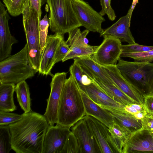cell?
Listing matches in <instances>:
<instances>
[{"label":"cell","mask_w":153,"mask_h":153,"mask_svg":"<svg viewBox=\"0 0 153 153\" xmlns=\"http://www.w3.org/2000/svg\"><path fill=\"white\" fill-rule=\"evenodd\" d=\"M116 66L123 76L144 97L153 94V63L120 58Z\"/></svg>","instance_id":"obj_3"},{"label":"cell","mask_w":153,"mask_h":153,"mask_svg":"<svg viewBox=\"0 0 153 153\" xmlns=\"http://www.w3.org/2000/svg\"></svg>","instance_id":"obj_47"},{"label":"cell","mask_w":153,"mask_h":153,"mask_svg":"<svg viewBox=\"0 0 153 153\" xmlns=\"http://www.w3.org/2000/svg\"><path fill=\"white\" fill-rule=\"evenodd\" d=\"M10 18L0 1V61L11 55L12 46L18 41L10 33L8 25Z\"/></svg>","instance_id":"obj_14"},{"label":"cell","mask_w":153,"mask_h":153,"mask_svg":"<svg viewBox=\"0 0 153 153\" xmlns=\"http://www.w3.org/2000/svg\"><path fill=\"white\" fill-rule=\"evenodd\" d=\"M89 79L95 83L107 95L117 102L125 105L138 104L125 94L116 85L105 83L95 77Z\"/></svg>","instance_id":"obj_22"},{"label":"cell","mask_w":153,"mask_h":153,"mask_svg":"<svg viewBox=\"0 0 153 153\" xmlns=\"http://www.w3.org/2000/svg\"><path fill=\"white\" fill-rule=\"evenodd\" d=\"M96 46L87 44L70 47L69 51L62 62L71 59L91 56L94 53Z\"/></svg>","instance_id":"obj_26"},{"label":"cell","mask_w":153,"mask_h":153,"mask_svg":"<svg viewBox=\"0 0 153 153\" xmlns=\"http://www.w3.org/2000/svg\"><path fill=\"white\" fill-rule=\"evenodd\" d=\"M9 112L0 111V126L8 125L17 122L22 118V114Z\"/></svg>","instance_id":"obj_34"},{"label":"cell","mask_w":153,"mask_h":153,"mask_svg":"<svg viewBox=\"0 0 153 153\" xmlns=\"http://www.w3.org/2000/svg\"><path fill=\"white\" fill-rule=\"evenodd\" d=\"M100 106L110 113L114 122L126 128L131 133L142 128L141 120L136 118L133 114L126 111L124 108L119 109L108 107Z\"/></svg>","instance_id":"obj_20"},{"label":"cell","mask_w":153,"mask_h":153,"mask_svg":"<svg viewBox=\"0 0 153 153\" xmlns=\"http://www.w3.org/2000/svg\"><path fill=\"white\" fill-rule=\"evenodd\" d=\"M10 15L13 17L22 14L26 0H2Z\"/></svg>","instance_id":"obj_31"},{"label":"cell","mask_w":153,"mask_h":153,"mask_svg":"<svg viewBox=\"0 0 153 153\" xmlns=\"http://www.w3.org/2000/svg\"><path fill=\"white\" fill-rule=\"evenodd\" d=\"M124 109L126 111L133 115L139 112H146L144 103L142 104L135 103L128 105L125 106Z\"/></svg>","instance_id":"obj_38"},{"label":"cell","mask_w":153,"mask_h":153,"mask_svg":"<svg viewBox=\"0 0 153 153\" xmlns=\"http://www.w3.org/2000/svg\"><path fill=\"white\" fill-rule=\"evenodd\" d=\"M63 38V35L58 34L48 35L41 58L39 71V74L43 75L53 76L51 71L54 65V59L55 52Z\"/></svg>","instance_id":"obj_15"},{"label":"cell","mask_w":153,"mask_h":153,"mask_svg":"<svg viewBox=\"0 0 153 153\" xmlns=\"http://www.w3.org/2000/svg\"><path fill=\"white\" fill-rule=\"evenodd\" d=\"M144 105L147 114L153 112V94L144 97Z\"/></svg>","instance_id":"obj_41"},{"label":"cell","mask_w":153,"mask_h":153,"mask_svg":"<svg viewBox=\"0 0 153 153\" xmlns=\"http://www.w3.org/2000/svg\"><path fill=\"white\" fill-rule=\"evenodd\" d=\"M83 118L97 143L101 153H117L109 128L91 116L86 115Z\"/></svg>","instance_id":"obj_10"},{"label":"cell","mask_w":153,"mask_h":153,"mask_svg":"<svg viewBox=\"0 0 153 153\" xmlns=\"http://www.w3.org/2000/svg\"><path fill=\"white\" fill-rule=\"evenodd\" d=\"M72 4L76 15L82 25L89 31L101 33L102 23L105 19L83 0H73Z\"/></svg>","instance_id":"obj_8"},{"label":"cell","mask_w":153,"mask_h":153,"mask_svg":"<svg viewBox=\"0 0 153 153\" xmlns=\"http://www.w3.org/2000/svg\"><path fill=\"white\" fill-rule=\"evenodd\" d=\"M103 40L99 46H96L91 57L101 66L116 65L122 53L121 42L109 35H104Z\"/></svg>","instance_id":"obj_7"},{"label":"cell","mask_w":153,"mask_h":153,"mask_svg":"<svg viewBox=\"0 0 153 153\" xmlns=\"http://www.w3.org/2000/svg\"><path fill=\"white\" fill-rule=\"evenodd\" d=\"M15 84L0 82V111L12 112L16 109L13 100Z\"/></svg>","instance_id":"obj_23"},{"label":"cell","mask_w":153,"mask_h":153,"mask_svg":"<svg viewBox=\"0 0 153 153\" xmlns=\"http://www.w3.org/2000/svg\"><path fill=\"white\" fill-rule=\"evenodd\" d=\"M85 115L81 91L70 75L66 79L61 92L56 124L71 128Z\"/></svg>","instance_id":"obj_2"},{"label":"cell","mask_w":153,"mask_h":153,"mask_svg":"<svg viewBox=\"0 0 153 153\" xmlns=\"http://www.w3.org/2000/svg\"><path fill=\"white\" fill-rule=\"evenodd\" d=\"M26 44L19 52L0 61V82L16 84L38 72L30 64Z\"/></svg>","instance_id":"obj_5"},{"label":"cell","mask_w":153,"mask_h":153,"mask_svg":"<svg viewBox=\"0 0 153 153\" xmlns=\"http://www.w3.org/2000/svg\"><path fill=\"white\" fill-rule=\"evenodd\" d=\"M70 129L78 141L82 153H101L97 143L83 118Z\"/></svg>","instance_id":"obj_13"},{"label":"cell","mask_w":153,"mask_h":153,"mask_svg":"<svg viewBox=\"0 0 153 153\" xmlns=\"http://www.w3.org/2000/svg\"><path fill=\"white\" fill-rule=\"evenodd\" d=\"M89 32L86 29L82 32L79 27L73 29L68 33V38L66 42L70 47L87 45L88 41L86 37Z\"/></svg>","instance_id":"obj_27"},{"label":"cell","mask_w":153,"mask_h":153,"mask_svg":"<svg viewBox=\"0 0 153 153\" xmlns=\"http://www.w3.org/2000/svg\"><path fill=\"white\" fill-rule=\"evenodd\" d=\"M141 120L142 128L150 131H153V118L147 114Z\"/></svg>","instance_id":"obj_40"},{"label":"cell","mask_w":153,"mask_h":153,"mask_svg":"<svg viewBox=\"0 0 153 153\" xmlns=\"http://www.w3.org/2000/svg\"><path fill=\"white\" fill-rule=\"evenodd\" d=\"M111 0H100L102 9L99 13L102 16L106 14L108 19L113 21L115 19L116 16L111 6Z\"/></svg>","instance_id":"obj_37"},{"label":"cell","mask_w":153,"mask_h":153,"mask_svg":"<svg viewBox=\"0 0 153 153\" xmlns=\"http://www.w3.org/2000/svg\"><path fill=\"white\" fill-rule=\"evenodd\" d=\"M23 25L27 46L28 60L32 67L39 72L42 54L39 39L40 20L36 12L26 0L22 12Z\"/></svg>","instance_id":"obj_4"},{"label":"cell","mask_w":153,"mask_h":153,"mask_svg":"<svg viewBox=\"0 0 153 153\" xmlns=\"http://www.w3.org/2000/svg\"><path fill=\"white\" fill-rule=\"evenodd\" d=\"M19 120L9 125L12 149L16 153H42L49 126L43 115L31 111L22 114Z\"/></svg>","instance_id":"obj_1"},{"label":"cell","mask_w":153,"mask_h":153,"mask_svg":"<svg viewBox=\"0 0 153 153\" xmlns=\"http://www.w3.org/2000/svg\"><path fill=\"white\" fill-rule=\"evenodd\" d=\"M70 47L67 44L63 38L60 41L55 52L54 64L62 61L68 53Z\"/></svg>","instance_id":"obj_36"},{"label":"cell","mask_w":153,"mask_h":153,"mask_svg":"<svg viewBox=\"0 0 153 153\" xmlns=\"http://www.w3.org/2000/svg\"><path fill=\"white\" fill-rule=\"evenodd\" d=\"M12 149L9 125L0 126V153H9Z\"/></svg>","instance_id":"obj_29"},{"label":"cell","mask_w":153,"mask_h":153,"mask_svg":"<svg viewBox=\"0 0 153 153\" xmlns=\"http://www.w3.org/2000/svg\"><path fill=\"white\" fill-rule=\"evenodd\" d=\"M71 0L72 1H73V0Z\"/></svg>","instance_id":"obj_45"},{"label":"cell","mask_w":153,"mask_h":153,"mask_svg":"<svg viewBox=\"0 0 153 153\" xmlns=\"http://www.w3.org/2000/svg\"><path fill=\"white\" fill-rule=\"evenodd\" d=\"M15 91L19 103L24 112L27 113L32 111L29 89L26 81H24L16 84Z\"/></svg>","instance_id":"obj_25"},{"label":"cell","mask_w":153,"mask_h":153,"mask_svg":"<svg viewBox=\"0 0 153 153\" xmlns=\"http://www.w3.org/2000/svg\"><path fill=\"white\" fill-rule=\"evenodd\" d=\"M153 153V133L141 128L131 133L126 142L123 153Z\"/></svg>","instance_id":"obj_11"},{"label":"cell","mask_w":153,"mask_h":153,"mask_svg":"<svg viewBox=\"0 0 153 153\" xmlns=\"http://www.w3.org/2000/svg\"><path fill=\"white\" fill-rule=\"evenodd\" d=\"M147 114L146 111L141 112L137 113L133 115L138 120H142Z\"/></svg>","instance_id":"obj_43"},{"label":"cell","mask_w":153,"mask_h":153,"mask_svg":"<svg viewBox=\"0 0 153 153\" xmlns=\"http://www.w3.org/2000/svg\"><path fill=\"white\" fill-rule=\"evenodd\" d=\"M102 66L119 88L138 104L144 103V97L123 76L116 65Z\"/></svg>","instance_id":"obj_16"},{"label":"cell","mask_w":153,"mask_h":153,"mask_svg":"<svg viewBox=\"0 0 153 153\" xmlns=\"http://www.w3.org/2000/svg\"><path fill=\"white\" fill-rule=\"evenodd\" d=\"M73 59L74 62L79 66L84 74L89 78L95 77L105 83L115 85L106 71L102 66L95 62L91 56Z\"/></svg>","instance_id":"obj_17"},{"label":"cell","mask_w":153,"mask_h":153,"mask_svg":"<svg viewBox=\"0 0 153 153\" xmlns=\"http://www.w3.org/2000/svg\"><path fill=\"white\" fill-rule=\"evenodd\" d=\"M153 133V131H152Z\"/></svg>","instance_id":"obj_46"},{"label":"cell","mask_w":153,"mask_h":153,"mask_svg":"<svg viewBox=\"0 0 153 153\" xmlns=\"http://www.w3.org/2000/svg\"><path fill=\"white\" fill-rule=\"evenodd\" d=\"M121 48L122 53H138L153 50V46L143 45L135 43L126 45H122Z\"/></svg>","instance_id":"obj_35"},{"label":"cell","mask_w":153,"mask_h":153,"mask_svg":"<svg viewBox=\"0 0 153 153\" xmlns=\"http://www.w3.org/2000/svg\"><path fill=\"white\" fill-rule=\"evenodd\" d=\"M80 91L86 115L92 116L103 123L109 128H111L114 121L110 113L93 102L85 92Z\"/></svg>","instance_id":"obj_19"},{"label":"cell","mask_w":153,"mask_h":153,"mask_svg":"<svg viewBox=\"0 0 153 153\" xmlns=\"http://www.w3.org/2000/svg\"><path fill=\"white\" fill-rule=\"evenodd\" d=\"M69 71L70 75L74 79L80 90L85 92V86L88 83L90 79L84 74L79 65L74 62L70 67Z\"/></svg>","instance_id":"obj_28"},{"label":"cell","mask_w":153,"mask_h":153,"mask_svg":"<svg viewBox=\"0 0 153 153\" xmlns=\"http://www.w3.org/2000/svg\"><path fill=\"white\" fill-rule=\"evenodd\" d=\"M128 57L133 59L135 61L153 62V50L138 53H121L120 57Z\"/></svg>","instance_id":"obj_32"},{"label":"cell","mask_w":153,"mask_h":153,"mask_svg":"<svg viewBox=\"0 0 153 153\" xmlns=\"http://www.w3.org/2000/svg\"><path fill=\"white\" fill-rule=\"evenodd\" d=\"M49 8L51 30L60 35L82 26L74 12L71 0H47Z\"/></svg>","instance_id":"obj_6"},{"label":"cell","mask_w":153,"mask_h":153,"mask_svg":"<svg viewBox=\"0 0 153 153\" xmlns=\"http://www.w3.org/2000/svg\"><path fill=\"white\" fill-rule=\"evenodd\" d=\"M49 22L47 14L43 18L40 20L39 24V42L42 52L44 49L46 44L47 36Z\"/></svg>","instance_id":"obj_33"},{"label":"cell","mask_w":153,"mask_h":153,"mask_svg":"<svg viewBox=\"0 0 153 153\" xmlns=\"http://www.w3.org/2000/svg\"><path fill=\"white\" fill-rule=\"evenodd\" d=\"M67 73L58 72L52 76L50 83L51 92L46 100L47 106L43 115L50 126L56 123L58 119L59 105L62 90L67 79Z\"/></svg>","instance_id":"obj_9"},{"label":"cell","mask_w":153,"mask_h":153,"mask_svg":"<svg viewBox=\"0 0 153 153\" xmlns=\"http://www.w3.org/2000/svg\"><path fill=\"white\" fill-rule=\"evenodd\" d=\"M85 92L93 102L100 106L119 109H123L126 106L111 98L91 80L85 86Z\"/></svg>","instance_id":"obj_21"},{"label":"cell","mask_w":153,"mask_h":153,"mask_svg":"<svg viewBox=\"0 0 153 153\" xmlns=\"http://www.w3.org/2000/svg\"><path fill=\"white\" fill-rule=\"evenodd\" d=\"M109 130L116 153H123L126 142L131 133L115 122Z\"/></svg>","instance_id":"obj_24"},{"label":"cell","mask_w":153,"mask_h":153,"mask_svg":"<svg viewBox=\"0 0 153 153\" xmlns=\"http://www.w3.org/2000/svg\"><path fill=\"white\" fill-rule=\"evenodd\" d=\"M61 153H82L78 141L71 131L66 138Z\"/></svg>","instance_id":"obj_30"},{"label":"cell","mask_w":153,"mask_h":153,"mask_svg":"<svg viewBox=\"0 0 153 153\" xmlns=\"http://www.w3.org/2000/svg\"><path fill=\"white\" fill-rule=\"evenodd\" d=\"M138 0H133L131 6L128 11V13L130 21H131L132 12L137 4L138 2Z\"/></svg>","instance_id":"obj_42"},{"label":"cell","mask_w":153,"mask_h":153,"mask_svg":"<svg viewBox=\"0 0 153 153\" xmlns=\"http://www.w3.org/2000/svg\"><path fill=\"white\" fill-rule=\"evenodd\" d=\"M32 7L36 12L41 19L42 14L41 7L47 2V0H29Z\"/></svg>","instance_id":"obj_39"},{"label":"cell","mask_w":153,"mask_h":153,"mask_svg":"<svg viewBox=\"0 0 153 153\" xmlns=\"http://www.w3.org/2000/svg\"><path fill=\"white\" fill-rule=\"evenodd\" d=\"M130 23L127 13L111 26L103 29L100 36L109 35L119 39L121 42H126L128 44H135L136 43L130 29Z\"/></svg>","instance_id":"obj_18"},{"label":"cell","mask_w":153,"mask_h":153,"mask_svg":"<svg viewBox=\"0 0 153 153\" xmlns=\"http://www.w3.org/2000/svg\"><path fill=\"white\" fill-rule=\"evenodd\" d=\"M70 128L49 125L45 136L42 153H61Z\"/></svg>","instance_id":"obj_12"},{"label":"cell","mask_w":153,"mask_h":153,"mask_svg":"<svg viewBox=\"0 0 153 153\" xmlns=\"http://www.w3.org/2000/svg\"><path fill=\"white\" fill-rule=\"evenodd\" d=\"M148 115H149L150 117L153 118V112L151 113L148 114Z\"/></svg>","instance_id":"obj_44"}]
</instances>
